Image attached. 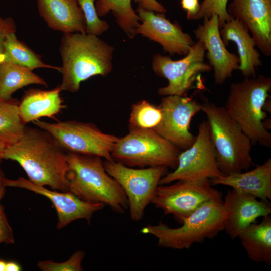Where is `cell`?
<instances>
[{
  "instance_id": "5b68a950",
  "label": "cell",
  "mask_w": 271,
  "mask_h": 271,
  "mask_svg": "<svg viewBox=\"0 0 271 271\" xmlns=\"http://www.w3.org/2000/svg\"><path fill=\"white\" fill-rule=\"evenodd\" d=\"M206 115L219 169L223 175L247 170L253 164L251 141L223 106L204 99Z\"/></svg>"
},
{
  "instance_id": "7402d4cb",
  "label": "cell",
  "mask_w": 271,
  "mask_h": 271,
  "mask_svg": "<svg viewBox=\"0 0 271 271\" xmlns=\"http://www.w3.org/2000/svg\"><path fill=\"white\" fill-rule=\"evenodd\" d=\"M60 86L50 90L29 89L19 103L21 118L25 124L43 117L54 118L64 108Z\"/></svg>"
},
{
  "instance_id": "30bf717a",
  "label": "cell",
  "mask_w": 271,
  "mask_h": 271,
  "mask_svg": "<svg viewBox=\"0 0 271 271\" xmlns=\"http://www.w3.org/2000/svg\"><path fill=\"white\" fill-rule=\"evenodd\" d=\"M212 185L210 180L200 182L180 180L171 185H159L151 203L181 224L203 204L223 202L222 192Z\"/></svg>"
},
{
  "instance_id": "277c9868",
  "label": "cell",
  "mask_w": 271,
  "mask_h": 271,
  "mask_svg": "<svg viewBox=\"0 0 271 271\" xmlns=\"http://www.w3.org/2000/svg\"><path fill=\"white\" fill-rule=\"evenodd\" d=\"M66 156L69 192L83 201L108 206L115 213H125L128 209L126 194L106 171L102 158L70 152Z\"/></svg>"
},
{
  "instance_id": "cb8c5ba5",
  "label": "cell",
  "mask_w": 271,
  "mask_h": 271,
  "mask_svg": "<svg viewBox=\"0 0 271 271\" xmlns=\"http://www.w3.org/2000/svg\"><path fill=\"white\" fill-rule=\"evenodd\" d=\"M47 86V82L32 70L10 62L0 64V97L10 99L17 90L29 85Z\"/></svg>"
},
{
  "instance_id": "1f68e13d",
  "label": "cell",
  "mask_w": 271,
  "mask_h": 271,
  "mask_svg": "<svg viewBox=\"0 0 271 271\" xmlns=\"http://www.w3.org/2000/svg\"><path fill=\"white\" fill-rule=\"evenodd\" d=\"M16 30L17 26L12 18L0 16V64L4 62L3 43L5 39L8 34L16 33Z\"/></svg>"
},
{
  "instance_id": "74e56055",
  "label": "cell",
  "mask_w": 271,
  "mask_h": 271,
  "mask_svg": "<svg viewBox=\"0 0 271 271\" xmlns=\"http://www.w3.org/2000/svg\"><path fill=\"white\" fill-rule=\"evenodd\" d=\"M6 261L0 258V271H6Z\"/></svg>"
},
{
  "instance_id": "f1b7e54d",
  "label": "cell",
  "mask_w": 271,
  "mask_h": 271,
  "mask_svg": "<svg viewBox=\"0 0 271 271\" xmlns=\"http://www.w3.org/2000/svg\"><path fill=\"white\" fill-rule=\"evenodd\" d=\"M86 21V33L99 36L109 29L108 23L100 19L97 14L95 0H77Z\"/></svg>"
},
{
  "instance_id": "f546056e",
  "label": "cell",
  "mask_w": 271,
  "mask_h": 271,
  "mask_svg": "<svg viewBox=\"0 0 271 271\" xmlns=\"http://www.w3.org/2000/svg\"><path fill=\"white\" fill-rule=\"evenodd\" d=\"M228 0H203L197 14L192 20L210 18L215 14L218 17L219 28L232 18L227 11Z\"/></svg>"
},
{
  "instance_id": "ffe728a7",
  "label": "cell",
  "mask_w": 271,
  "mask_h": 271,
  "mask_svg": "<svg viewBox=\"0 0 271 271\" xmlns=\"http://www.w3.org/2000/svg\"><path fill=\"white\" fill-rule=\"evenodd\" d=\"M220 34L225 45L231 41L236 45L240 60L239 67L245 77L256 76V70L262 65L260 54L255 48L254 39L248 28L238 20L232 18L220 28Z\"/></svg>"
},
{
  "instance_id": "9c48e42d",
  "label": "cell",
  "mask_w": 271,
  "mask_h": 271,
  "mask_svg": "<svg viewBox=\"0 0 271 271\" xmlns=\"http://www.w3.org/2000/svg\"><path fill=\"white\" fill-rule=\"evenodd\" d=\"M33 123L50 133L66 152L113 160L111 153L119 137L103 132L93 123L76 120L51 123L39 119Z\"/></svg>"
},
{
  "instance_id": "d590c367",
  "label": "cell",
  "mask_w": 271,
  "mask_h": 271,
  "mask_svg": "<svg viewBox=\"0 0 271 271\" xmlns=\"http://www.w3.org/2000/svg\"><path fill=\"white\" fill-rule=\"evenodd\" d=\"M6 180V178L5 174L0 167V212L4 211L1 201L6 193V188L7 187Z\"/></svg>"
},
{
  "instance_id": "d6a6232c",
  "label": "cell",
  "mask_w": 271,
  "mask_h": 271,
  "mask_svg": "<svg viewBox=\"0 0 271 271\" xmlns=\"http://www.w3.org/2000/svg\"><path fill=\"white\" fill-rule=\"evenodd\" d=\"M14 243L13 231L3 211L0 212V244H13Z\"/></svg>"
},
{
  "instance_id": "4dcf8cb0",
  "label": "cell",
  "mask_w": 271,
  "mask_h": 271,
  "mask_svg": "<svg viewBox=\"0 0 271 271\" xmlns=\"http://www.w3.org/2000/svg\"><path fill=\"white\" fill-rule=\"evenodd\" d=\"M85 253L82 250H77L65 261L56 262L52 260H41L37 266L42 271H81L82 261Z\"/></svg>"
},
{
  "instance_id": "603a6c76",
  "label": "cell",
  "mask_w": 271,
  "mask_h": 271,
  "mask_svg": "<svg viewBox=\"0 0 271 271\" xmlns=\"http://www.w3.org/2000/svg\"><path fill=\"white\" fill-rule=\"evenodd\" d=\"M252 223L238 236L248 257L257 263L271 264V216Z\"/></svg>"
},
{
  "instance_id": "4316f807",
  "label": "cell",
  "mask_w": 271,
  "mask_h": 271,
  "mask_svg": "<svg viewBox=\"0 0 271 271\" xmlns=\"http://www.w3.org/2000/svg\"><path fill=\"white\" fill-rule=\"evenodd\" d=\"M19 103L16 99L0 97V140L6 145L17 142L24 131L25 124L20 116Z\"/></svg>"
},
{
  "instance_id": "e0dca14e",
  "label": "cell",
  "mask_w": 271,
  "mask_h": 271,
  "mask_svg": "<svg viewBox=\"0 0 271 271\" xmlns=\"http://www.w3.org/2000/svg\"><path fill=\"white\" fill-rule=\"evenodd\" d=\"M224 230L232 239L255 220L271 214L269 202L258 200L250 195L233 189L228 190L223 202Z\"/></svg>"
},
{
  "instance_id": "4fadbf2b",
  "label": "cell",
  "mask_w": 271,
  "mask_h": 271,
  "mask_svg": "<svg viewBox=\"0 0 271 271\" xmlns=\"http://www.w3.org/2000/svg\"><path fill=\"white\" fill-rule=\"evenodd\" d=\"M158 106L162 118L153 130L181 151L192 146L196 136L190 132L194 115L201 111V103L193 96H164Z\"/></svg>"
},
{
  "instance_id": "83f0119b",
  "label": "cell",
  "mask_w": 271,
  "mask_h": 271,
  "mask_svg": "<svg viewBox=\"0 0 271 271\" xmlns=\"http://www.w3.org/2000/svg\"><path fill=\"white\" fill-rule=\"evenodd\" d=\"M160 108L149 101L142 100L131 108L128 126L129 129H153L161 121Z\"/></svg>"
},
{
  "instance_id": "9a60e30c",
  "label": "cell",
  "mask_w": 271,
  "mask_h": 271,
  "mask_svg": "<svg viewBox=\"0 0 271 271\" xmlns=\"http://www.w3.org/2000/svg\"><path fill=\"white\" fill-rule=\"evenodd\" d=\"M140 18L136 34H141L159 43L165 52L171 55H186L194 44L191 36L184 32L176 22L172 23L164 13L148 11L138 7L136 11Z\"/></svg>"
},
{
  "instance_id": "836d02e7",
  "label": "cell",
  "mask_w": 271,
  "mask_h": 271,
  "mask_svg": "<svg viewBox=\"0 0 271 271\" xmlns=\"http://www.w3.org/2000/svg\"><path fill=\"white\" fill-rule=\"evenodd\" d=\"M140 7L148 11L157 13H165L167 10L165 7L157 0H134Z\"/></svg>"
},
{
  "instance_id": "7a4b0ae2",
  "label": "cell",
  "mask_w": 271,
  "mask_h": 271,
  "mask_svg": "<svg viewBox=\"0 0 271 271\" xmlns=\"http://www.w3.org/2000/svg\"><path fill=\"white\" fill-rule=\"evenodd\" d=\"M59 49L62 91L77 92L82 82L96 75L105 77L112 71L114 47L97 36L63 33Z\"/></svg>"
},
{
  "instance_id": "d6986e66",
  "label": "cell",
  "mask_w": 271,
  "mask_h": 271,
  "mask_svg": "<svg viewBox=\"0 0 271 271\" xmlns=\"http://www.w3.org/2000/svg\"><path fill=\"white\" fill-rule=\"evenodd\" d=\"M40 16L51 29L86 34V21L77 0H36Z\"/></svg>"
},
{
  "instance_id": "44dd1931",
  "label": "cell",
  "mask_w": 271,
  "mask_h": 271,
  "mask_svg": "<svg viewBox=\"0 0 271 271\" xmlns=\"http://www.w3.org/2000/svg\"><path fill=\"white\" fill-rule=\"evenodd\" d=\"M212 185L229 186L269 202L271 200V159L248 171L223 175L210 180Z\"/></svg>"
},
{
  "instance_id": "3957f363",
  "label": "cell",
  "mask_w": 271,
  "mask_h": 271,
  "mask_svg": "<svg viewBox=\"0 0 271 271\" xmlns=\"http://www.w3.org/2000/svg\"><path fill=\"white\" fill-rule=\"evenodd\" d=\"M271 78L258 75L232 83L225 106L227 113L252 142L271 147V133L266 123Z\"/></svg>"
},
{
  "instance_id": "8fae6325",
  "label": "cell",
  "mask_w": 271,
  "mask_h": 271,
  "mask_svg": "<svg viewBox=\"0 0 271 271\" xmlns=\"http://www.w3.org/2000/svg\"><path fill=\"white\" fill-rule=\"evenodd\" d=\"M103 163L107 172L117 181L126 194L131 219L140 221L167 168L159 166L134 168L113 160H105Z\"/></svg>"
},
{
  "instance_id": "f35d334b",
  "label": "cell",
  "mask_w": 271,
  "mask_h": 271,
  "mask_svg": "<svg viewBox=\"0 0 271 271\" xmlns=\"http://www.w3.org/2000/svg\"><path fill=\"white\" fill-rule=\"evenodd\" d=\"M6 146V144L4 142L0 140V163L2 160L1 158V155Z\"/></svg>"
},
{
  "instance_id": "6da1fadb",
  "label": "cell",
  "mask_w": 271,
  "mask_h": 271,
  "mask_svg": "<svg viewBox=\"0 0 271 271\" xmlns=\"http://www.w3.org/2000/svg\"><path fill=\"white\" fill-rule=\"evenodd\" d=\"M64 151L47 131L25 126L20 139L7 145L1 158L17 162L32 183L67 192L69 169Z\"/></svg>"
},
{
  "instance_id": "7c38bea8",
  "label": "cell",
  "mask_w": 271,
  "mask_h": 271,
  "mask_svg": "<svg viewBox=\"0 0 271 271\" xmlns=\"http://www.w3.org/2000/svg\"><path fill=\"white\" fill-rule=\"evenodd\" d=\"M223 175L217 166L207 122L203 121L198 126L194 143L181 152L176 168L163 176L159 185L180 180L200 182Z\"/></svg>"
},
{
  "instance_id": "484cf974",
  "label": "cell",
  "mask_w": 271,
  "mask_h": 271,
  "mask_svg": "<svg viewBox=\"0 0 271 271\" xmlns=\"http://www.w3.org/2000/svg\"><path fill=\"white\" fill-rule=\"evenodd\" d=\"M95 7L99 17L111 11L117 24L129 38L135 37L141 20L132 8L131 0H97Z\"/></svg>"
},
{
  "instance_id": "8d00e7d4",
  "label": "cell",
  "mask_w": 271,
  "mask_h": 271,
  "mask_svg": "<svg viewBox=\"0 0 271 271\" xmlns=\"http://www.w3.org/2000/svg\"><path fill=\"white\" fill-rule=\"evenodd\" d=\"M21 266L14 261H7L6 271H20L22 270Z\"/></svg>"
},
{
  "instance_id": "52a82bcc",
  "label": "cell",
  "mask_w": 271,
  "mask_h": 271,
  "mask_svg": "<svg viewBox=\"0 0 271 271\" xmlns=\"http://www.w3.org/2000/svg\"><path fill=\"white\" fill-rule=\"evenodd\" d=\"M181 150L152 129H129L119 138L112 159L131 167L162 166L175 169Z\"/></svg>"
},
{
  "instance_id": "5bb4252c",
  "label": "cell",
  "mask_w": 271,
  "mask_h": 271,
  "mask_svg": "<svg viewBox=\"0 0 271 271\" xmlns=\"http://www.w3.org/2000/svg\"><path fill=\"white\" fill-rule=\"evenodd\" d=\"M6 184L7 187L25 189L49 199L57 212L58 229L78 219H85L90 224L94 213L103 209L105 206L102 203L83 201L69 191L59 192L48 189L22 177L14 180L6 178Z\"/></svg>"
},
{
  "instance_id": "ba28073f",
  "label": "cell",
  "mask_w": 271,
  "mask_h": 271,
  "mask_svg": "<svg viewBox=\"0 0 271 271\" xmlns=\"http://www.w3.org/2000/svg\"><path fill=\"white\" fill-rule=\"evenodd\" d=\"M206 49L203 43L197 41L188 53L180 60H173L168 56L155 54L152 60L154 73L168 80V84L158 90L159 95L187 96L188 92L198 88L196 82L203 85L201 75L211 71L210 65L205 61Z\"/></svg>"
},
{
  "instance_id": "ac0fdd59",
  "label": "cell",
  "mask_w": 271,
  "mask_h": 271,
  "mask_svg": "<svg viewBox=\"0 0 271 271\" xmlns=\"http://www.w3.org/2000/svg\"><path fill=\"white\" fill-rule=\"evenodd\" d=\"M227 12L250 31L256 46L271 55V0H232Z\"/></svg>"
},
{
  "instance_id": "8992f818",
  "label": "cell",
  "mask_w": 271,
  "mask_h": 271,
  "mask_svg": "<svg viewBox=\"0 0 271 271\" xmlns=\"http://www.w3.org/2000/svg\"><path fill=\"white\" fill-rule=\"evenodd\" d=\"M224 220L223 203L209 202L184 219L179 227L171 228L160 221L156 225H146L140 232L155 236L159 247L188 249L195 243L218 235L224 230Z\"/></svg>"
},
{
  "instance_id": "e575fe53",
  "label": "cell",
  "mask_w": 271,
  "mask_h": 271,
  "mask_svg": "<svg viewBox=\"0 0 271 271\" xmlns=\"http://www.w3.org/2000/svg\"><path fill=\"white\" fill-rule=\"evenodd\" d=\"M181 5L182 8L187 11V18L188 20H192L200 8L199 0H181Z\"/></svg>"
},
{
  "instance_id": "2e32d148",
  "label": "cell",
  "mask_w": 271,
  "mask_h": 271,
  "mask_svg": "<svg viewBox=\"0 0 271 271\" xmlns=\"http://www.w3.org/2000/svg\"><path fill=\"white\" fill-rule=\"evenodd\" d=\"M196 38L201 41L206 49V58L213 70L214 82L222 84L238 70L240 60L238 55L230 52L220 34L218 17L213 15L203 19L193 31Z\"/></svg>"
},
{
  "instance_id": "d4e9b609",
  "label": "cell",
  "mask_w": 271,
  "mask_h": 271,
  "mask_svg": "<svg viewBox=\"0 0 271 271\" xmlns=\"http://www.w3.org/2000/svg\"><path fill=\"white\" fill-rule=\"evenodd\" d=\"M4 62L16 64L31 70L37 68H49L61 72V67L45 63L41 56L20 41L15 33L8 34L3 43Z\"/></svg>"
}]
</instances>
